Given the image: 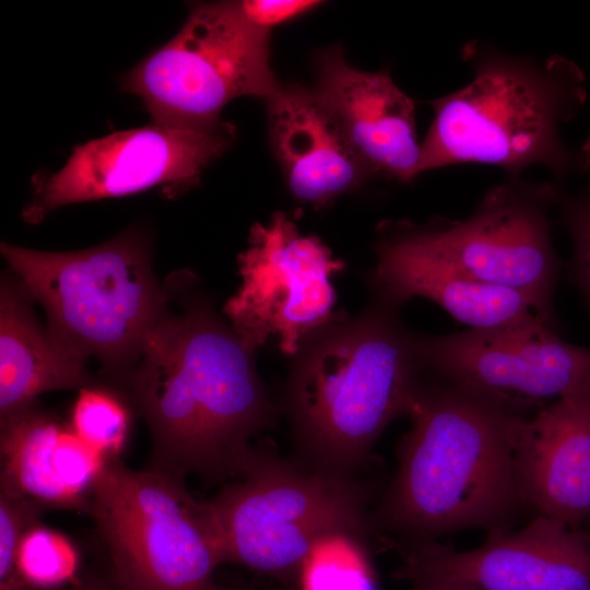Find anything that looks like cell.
<instances>
[{
	"label": "cell",
	"instance_id": "cell-16",
	"mask_svg": "<svg viewBox=\"0 0 590 590\" xmlns=\"http://www.w3.org/2000/svg\"><path fill=\"white\" fill-rule=\"evenodd\" d=\"M374 249L376 263L365 278L369 297L398 308L423 297L470 330L542 323L557 331L556 316L520 291L474 279L380 233Z\"/></svg>",
	"mask_w": 590,
	"mask_h": 590
},
{
	"label": "cell",
	"instance_id": "cell-9",
	"mask_svg": "<svg viewBox=\"0 0 590 590\" xmlns=\"http://www.w3.org/2000/svg\"><path fill=\"white\" fill-rule=\"evenodd\" d=\"M557 184L508 177L465 219L388 221L377 232L474 279L520 291L555 315L563 261L552 239Z\"/></svg>",
	"mask_w": 590,
	"mask_h": 590
},
{
	"label": "cell",
	"instance_id": "cell-17",
	"mask_svg": "<svg viewBox=\"0 0 590 590\" xmlns=\"http://www.w3.org/2000/svg\"><path fill=\"white\" fill-rule=\"evenodd\" d=\"M267 105L270 146L296 201L322 209L371 175L315 87L282 84Z\"/></svg>",
	"mask_w": 590,
	"mask_h": 590
},
{
	"label": "cell",
	"instance_id": "cell-18",
	"mask_svg": "<svg viewBox=\"0 0 590 590\" xmlns=\"http://www.w3.org/2000/svg\"><path fill=\"white\" fill-rule=\"evenodd\" d=\"M0 491L47 509L86 511L108 459L36 405L0 418Z\"/></svg>",
	"mask_w": 590,
	"mask_h": 590
},
{
	"label": "cell",
	"instance_id": "cell-14",
	"mask_svg": "<svg viewBox=\"0 0 590 590\" xmlns=\"http://www.w3.org/2000/svg\"><path fill=\"white\" fill-rule=\"evenodd\" d=\"M315 90L371 174L408 182L421 175L414 105L384 71L352 67L340 46L315 57Z\"/></svg>",
	"mask_w": 590,
	"mask_h": 590
},
{
	"label": "cell",
	"instance_id": "cell-15",
	"mask_svg": "<svg viewBox=\"0 0 590 590\" xmlns=\"http://www.w3.org/2000/svg\"><path fill=\"white\" fill-rule=\"evenodd\" d=\"M515 474L523 507L590 528V391L558 399L522 421Z\"/></svg>",
	"mask_w": 590,
	"mask_h": 590
},
{
	"label": "cell",
	"instance_id": "cell-22",
	"mask_svg": "<svg viewBox=\"0 0 590 590\" xmlns=\"http://www.w3.org/2000/svg\"><path fill=\"white\" fill-rule=\"evenodd\" d=\"M16 564L28 590H62L79 580L80 553L73 540L42 520L21 536Z\"/></svg>",
	"mask_w": 590,
	"mask_h": 590
},
{
	"label": "cell",
	"instance_id": "cell-3",
	"mask_svg": "<svg viewBox=\"0 0 590 590\" xmlns=\"http://www.w3.org/2000/svg\"><path fill=\"white\" fill-rule=\"evenodd\" d=\"M400 311L369 297L355 316L341 310L288 358L278 402L298 463L357 476L384 430L409 416L427 370Z\"/></svg>",
	"mask_w": 590,
	"mask_h": 590
},
{
	"label": "cell",
	"instance_id": "cell-10",
	"mask_svg": "<svg viewBox=\"0 0 590 590\" xmlns=\"http://www.w3.org/2000/svg\"><path fill=\"white\" fill-rule=\"evenodd\" d=\"M240 285L223 314L251 350L269 340L292 357L302 342L334 320L332 279L345 262L316 235H303L286 213L250 227L248 247L237 258Z\"/></svg>",
	"mask_w": 590,
	"mask_h": 590
},
{
	"label": "cell",
	"instance_id": "cell-12",
	"mask_svg": "<svg viewBox=\"0 0 590 590\" xmlns=\"http://www.w3.org/2000/svg\"><path fill=\"white\" fill-rule=\"evenodd\" d=\"M235 127L170 128L152 123L76 145L57 173L34 178V198L23 216L39 222L71 203L119 198L154 187L169 196L196 186L202 170L229 146Z\"/></svg>",
	"mask_w": 590,
	"mask_h": 590
},
{
	"label": "cell",
	"instance_id": "cell-26",
	"mask_svg": "<svg viewBox=\"0 0 590 590\" xmlns=\"http://www.w3.org/2000/svg\"><path fill=\"white\" fill-rule=\"evenodd\" d=\"M405 580L410 582V590H482L471 583L437 577L415 576Z\"/></svg>",
	"mask_w": 590,
	"mask_h": 590
},
{
	"label": "cell",
	"instance_id": "cell-13",
	"mask_svg": "<svg viewBox=\"0 0 590 590\" xmlns=\"http://www.w3.org/2000/svg\"><path fill=\"white\" fill-rule=\"evenodd\" d=\"M400 579L437 577L482 590H590V528L535 515L523 527L487 534L457 551L438 541L402 547Z\"/></svg>",
	"mask_w": 590,
	"mask_h": 590
},
{
	"label": "cell",
	"instance_id": "cell-21",
	"mask_svg": "<svg viewBox=\"0 0 590 590\" xmlns=\"http://www.w3.org/2000/svg\"><path fill=\"white\" fill-rule=\"evenodd\" d=\"M132 410L123 391L94 382L78 391L69 423L84 442L108 460L120 459L130 436Z\"/></svg>",
	"mask_w": 590,
	"mask_h": 590
},
{
	"label": "cell",
	"instance_id": "cell-11",
	"mask_svg": "<svg viewBox=\"0 0 590 590\" xmlns=\"http://www.w3.org/2000/svg\"><path fill=\"white\" fill-rule=\"evenodd\" d=\"M416 342L428 373L520 416L590 391V347L546 324L416 333Z\"/></svg>",
	"mask_w": 590,
	"mask_h": 590
},
{
	"label": "cell",
	"instance_id": "cell-1",
	"mask_svg": "<svg viewBox=\"0 0 590 590\" xmlns=\"http://www.w3.org/2000/svg\"><path fill=\"white\" fill-rule=\"evenodd\" d=\"M148 331L123 392L152 438L148 468L206 483L237 479L250 440L276 425L278 400L249 349L204 295L185 297Z\"/></svg>",
	"mask_w": 590,
	"mask_h": 590
},
{
	"label": "cell",
	"instance_id": "cell-8",
	"mask_svg": "<svg viewBox=\"0 0 590 590\" xmlns=\"http://www.w3.org/2000/svg\"><path fill=\"white\" fill-rule=\"evenodd\" d=\"M270 64V32L251 24L237 1L191 7L179 32L122 79L152 123L209 128L241 96L270 99L281 87Z\"/></svg>",
	"mask_w": 590,
	"mask_h": 590
},
{
	"label": "cell",
	"instance_id": "cell-25",
	"mask_svg": "<svg viewBox=\"0 0 590 590\" xmlns=\"http://www.w3.org/2000/svg\"><path fill=\"white\" fill-rule=\"evenodd\" d=\"M245 17L255 26L270 32L272 27L293 21L320 5L314 0H245L237 1Z\"/></svg>",
	"mask_w": 590,
	"mask_h": 590
},
{
	"label": "cell",
	"instance_id": "cell-24",
	"mask_svg": "<svg viewBox=\"0 0 590 590\" xmlns=\"http://www.w3.org/2000/svg\"><path fill=\"white\" fill-rule=\"evenodd\" d=\"M44 512L34 502L0 491V590H28L17 570V547Z\"/></svg>",
	"mask_w": 590,
	"mask_h": 590
},
{
	"label": "cell",
	"instance_id": "cell-7",
	"mask_svg": "<svg viewBox=\"0 0 590 590\" xmlns=\"http://www.w3.org/2000/svg\"><path fill=\"white\" fill-rule=\"evenodd\" d=\"M108 548L120 590H223V563L205 500L185 480L109 460L87 509Z\"/></svg>",
	"mask_w": 590,
	"mask_h": 590
},
{
	"label": "cell",
	"instance_id": "cell-27",
	"mask_svg": "<svg viewBox=\"0 0 590 590\" xmlns=\"http://www.w3.org/2000/svg\"><path fill=\"white\" fill-rule=\"evenodd\" d=\"M62 590H120V589L117 587V585L115 587H110L103 581L91 579V580H78L72 586Z\"/></svg>",
	"mask_w": 590,
	"mask_h": 590
},
{
	"label": "cell",
	"instance_id": "cell-2",
	"mask_svg": "<svg viewBox=\"0 0 590 590\" xmlns=\"http://www.w3.org/2000/svg\"><path fill=\"white\" fill-rule=\"evenodd\" d=\"M408 417L373 530L406 547L463 530L509 529L523 507L515 448L526 417L428 371Z\"/></svg>",
	"mask_w": 590,
	"mask_h": 590
},
{
	"label": "cell",
	"instance_id": "cell-23",
	"mask_svg": "<svg viewBox=\"0 0 590 590\" xmlns=\"http://www.w3.org/2000/svg\"><path fill=\"white\" fill-rule=\"evenodd\" d=\"M582 146L590 155V137ZM556 184L555 211L573 245L566 278L579 291L590 311V180L576 192Z\"/></svg>",
	"mask_w": 590,
	"mask_h": 590
},
{
	"label": "cell",
	"instance_id": "cell-4",
	"mask_svg": "<svg viewBox=\"0 0 590 590\" xmlns=\"http://www.w3.org/2000/svg\"><path fill=\"white\" fill-rule=\"evenodd\" d=\"M472 80L429 104L433 120L421 142V174L458 164H485L521 177L530 166L555 182L590 170L581 145L569 148L560 129L587 101L586 75L564 56L508 52L481 40L462 48Z\"/></svg>",
	"mask_w": 590,
	"mask_h": 590
},
{
	"label": "cell",
	"instance_id": "cell-20",
	"mask_svg": "<svg viewBox=\"0 0 590 590\" xmlns=\"http://www.w3.org/2000/svg\"><path fill=\"white\" fill-rule=\"evenodd\" d=\"M368 538L334 531L314 544L298 573L302 590H374Z\"/></svg>",
	"mask_w": 590,
	"mask_h": 590
},
{
	"label": "cell",
	"instance_id": "cell-5",
	"mask_svg": "<svg viewBox=\"0 0 590 590\" xmlns=\"http://www.w3.org/2000/svg\"><path fill=\"white\" fill-rule=\"evenodd\" d=\"M1 255L47 315V329L73 356L97 358L123 390L145 335L168 298L151 264L148 240L126 232L93 248L54 252L7 243Z\"/></svg>",
	"mask_w": 590,
	"mask_h": 590
},
{
	"label": "cell",
	"instance_id": "cell-6",
	"mask_svg": "<svg viewBox=\"0 0 590 590\" xmlns=\"http://www.w3.org/2000/svg\"><path fill=\"white\" fill-rule=\"evenodd\" d=\"M206 499L223 563L285 579L297 575L322 535L368 538L367 488L357 476L311 470L267 446H253L244 473Z\"/></svg>",
	"mask_w": 590,
	"mask_h": 590
},
{
	"label": "cell",
	"instance_id": "cell-19",
	"mask_svg": "<svg viewBox=\"0 0 590 590\" xmlns=\"http://www.w3.org/2000/svg\"><path fill=\"white\" fill-rule=\"evenodd\" d=\"M32 297L17 279H3L0 292V418L36 405L56 390L94 384L86 363L73 356L36 319Z\"/></svg>",
	"mask_w": 590,
	"mask_h": 590
}]
</instances>
